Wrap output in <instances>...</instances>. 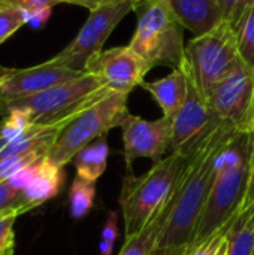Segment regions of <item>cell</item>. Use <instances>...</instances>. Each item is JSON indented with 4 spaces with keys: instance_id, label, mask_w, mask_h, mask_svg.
<instances>
[{
    "instance_id": "obj_18",
    "label": "cell",
    "mask_w": 254,
    "mask_h": 255,
    "mask_svg": "<svg viewBox=\"0 0 254 255\" xmlns=\"http://www.w3.org/2000/svg\"><path fill=\"white\" fill-rule=\"evenodd\" d=\"M109 155V146L106 134L97 137L87 146H84L72 160L76 176H81L90 182H96L105 172Z\"/></svg>"
},
{
    "instance_id": "obj_34",
    "label": "cell",
    "mask_w": 254,
    "mask_h": 255,
    "mask_svg": "<svg viewBox=\"0 0 254 255\" xmlns=\"http://www.w3.org/2000/svg\"><path fill=\"white\" fill-rule=\"evenodd\" d=\"M226 251H228V238H226V241L223 242V245L220 247V250H219L217 255H226Z\"/></svg>"
},
{
    "instance_id": "obj_3",
    "label": "cell",
    "mask_w": 254,
    "mask_h": 255,
    "mask_svg": "<svg viewBox=\"0 0 254 255\" xmlns=\"http://www.w3.org/2000/svg\"><path fill=\"white\" fill-rule=\"evenodd\" d=\"M112 91L99 76L84 72L81 76L51 87L42 93L0 103V115L21 111L31 126L69 123L84 109Z\"/></svg>"
},
{
    "instance_id": "obj_32",
    "label": "cell",
    "mask_w": 254,
    "mask_h": 255,
    "mask_svg": "<svg viewBox=\"0 0 254 255\" xmlns=\"http://www.w3.org/2000/svg\"><path fill=\"white\" fill-rule=\"evenodd\" d=\"M112 251H114V244L100 239V242H99V253H100V255H111Z\"/></svg>"
},
{
    "instance_id": "obj_38",
    "label": "cell",
    "mask_w": 254,
    "mask_h": 255,
    "mask_svg": "<svg viewBox=\"0 0 254 255\" xmlns=\"http://www.w3.org/2000/svg\"><path fill=\"white\" fill-rule=\"evenodd\" d=\"M253 131H254V130H253Z\"/></svg>"
},
{
    "instance_id": "obj_16",
    "label": "cell",
    "mask_w": 254,
    "mask_h": 255,
    "mask_svg": "<svg viewBox=\"0 0 254 255\" xmlns=\"http://www.w3.org/2000/svg\"><path fill=\"white\" fill-rule=\"evenodd\" d=\"M178 182V181H177ZM177 197V185L171 193L166 203L154 214V217L135 235L127 236L126 242L118 255H151L156 250V245L160 241V236L166 227L169 215L172 212Z\"/></svg>"
},
{
    "instance_id": "obj_27",
    "label": "cell",
    "mask_w": 254,
    "mask_h": 255,
    "mask_svg": "<svg viewBox=\"0 0 254 255\" xmlns=\"http://www.w3.org/2000/svg\"><path fill=\"white\" fill-rule=\"evenodd\" d=\"M254 0H217L222 18L225 22H229L234 30L249 10V7L253 4Z\"/></svg>"
},
{
    "instance_id": "obj_36",
    "label": "cell",
    "mask_w": 254,
    "mask_h": 255,
    "mask_svg": "<svg viewBox=\"0 0 254 255\" xmlns=\"http://www.w3.org/2000/svg\"><path fill=\"white\" fill-rule=\"evenodd\" d=\"M133 1H135V3H138V1H139V0H133Z\"/></svg>"
},
{
    "instance_id": "obj_12",
    "label": "cell",
    "mask_w": 254,
    "mask_h": 255,
    "mask_svg": "<svg viewBox=\"0 0 254 255\" xmlns=\"http://www.w3.org/2000/svg\"><path fill=\"white\" fill-rule=\"evenodd\" d=\"M124 142V161L127 169L138 158H151L156 161L171 149L172 142V120L162 117L159 120H144L136 115H129L121 124Z\"/></svg>"
},
{
    "instance_id": "obj_24",
    "label": "cell",
    "mask_w": 254,
    "mask_h": 255,
    "mask_svg": "<svg viewBox=\"0 0 254 255\" xmlns=\"http://www.w3.org/2000/svg\"><path fill=\"white\" fill-rule=\"evenodd\" d=\"M6 1L24 9L27 12L28 22L33 24L45 22L51 15L52 6L58 3H64V0H6Z\"/></svg>"
},
{
    "instance_id": "obj_30",
    "label": "cell",
    "mask_w": 254,
    "mask_h": 255,
    "mask_svg": "<svg viewBox=\"0 0 254 255\" xmlns=\"http://www.w3.org/2000/svg\"><path fill=\"white\" fill-rule=\"evenodd\" d=\"M254 206V131H253V148H252V157H250V175H249V185L246 199L241 208V212L249 211Z\"/></svg>"
},
{
    "instance_id": "obj_13",
    "label": "cell",
    "mask_w": 254,
    "mask_h": 255,
    "mask_svg": "<svg viewBox=\"0 0 254 255\" xmlns=\"http://www.w3.org/2000/svg\"><path fill=\"white\" fill-rule=\"evenodd\" d=\"M82 73L58 66L51 60L27 69H10L9 75L0 84V103L42 93L51 87L72 81Z\"/></svg>"
},
{
    "instance_id": "obj_33",
    "label": "cell",
    "mask_w": 254,
    "mask_h": 255,
    "mask_svg": "<svg viewBox=\"0 0 254 255\" xmlns=\"http://www.w3.org/2000/svg\"><path fill=\"white\" fill-rule=\"evenodd\" d=\"M9 72H10V69H7V67H4V66L0 64V84H1L3 79L9 75Z\"/></svg>"
},
{
    "instance_id": "obj_7",
    "label": "cell",
    "mask_w": 254,
    "mask_h": 255,
    "mask_svg": "<svg viewBox=\"0 0 254 255\" xmlns=\"http://www.w3.org/2000/svg\"><path fill=\"white\" fill-rule=\"evenodd\" d=\"M241 60L237 33L229 22L195 36L184 49L183 67L195 87L205 97Z\"/></svg>"
},
{
    "instance_id": "obj_28",
    "label": "cell",
    "mask_w": 254,
    "mask_h": 255,
    "mask_svg": "<svg viewBox=\"0 0 254 255\" xmlns=\"http://www.w3.org/2000/svg\"><path fill=\"white\" fill-rule=\"evenodd\" d=\"M232 221H234V220H232ZM231 224H232V223H231ZM229 229H231V226L226 227V229H225L223 232H220L219 235H216L214 238H211L210 241H207L202 247H199L198 250H195L190 255H217L220 247L223 245V242H225L226 238H228Z\"/></svg>"
},
{
    "instance_id": "obj_10",
    "label": "cell",
    "mask_w": 254,
    "mask_h": 255,
    "mask_svg": "<svg viewBox=\"0 0 254 255\" xmlns=\"http://www.w3.org/2000/svg\"><path fill=\"white\" fill-rule=\"evenodd\" d=\"M189 78V76H187ZM223 123L189 78L186 103L172 120L171 152L190 157Z\"/></svg>"
},
{
    "instance_id": "obj_5",
    "label": "cell",
    "mask_w": 254,
    "mask_h": 255,
    "mask_svg": "<svg viewBox=\"0 0 254 255\" xmlns=\"http://www.w3.org/2000/svg\"><path fill=\"white\" fill-rule=\"evenodd\" d=\"M138 15L136 31L129 46L150 66L178 69L184 61L183 25L166 0H139L133 9Z\"/></svg>"
},
{
    "instance_id": "obj_22",
    "label": "cell",
    "mask_w": 254,
    "mask_h": 255,
    "mask_svg": "<svg viewBox=\"0 0 254 255\" xmlns=\"http://www.w3.org/2000/svg\"><path fill=\"white\" fill-rule=\"evenodd\" d=\"M27 12L6 0H0V43L9 39L19 27L27 24Z\"/></svg>"
},
{
    "instance_id": "obj_11",
    "label": "cell",
    "mask_w": 254,
    "mask_h": 255,
    "mask_svg": "<svg viewBox=\"0 0 254 255\" xmlns=\"http://www.w3.org/2000/svg\"><path fill=\"white\" fill-rule=\"evenodd\" d=\"M151 66L129 45L103 49L91 57L85 66L87 73L99 76L111 90L130 94L141 87Z\"/></svg>"
},
{
    "instance_id": "obj_23",
    "label": "cell",
    "mask_w": 254,
    "mask_h": 255,
    "mask_svg": "<svg viewBox=\"0 0 254 255\" xmlns=\"http://www.w3.org/2000/svg\"><path fill=\"white\" fill-rule=\"evenodd\" d=\"M27 115L21 111H10L0 120V151L30 127Z\"/></svg>"
},
{
    "instance_id": "obj_31",
    "label": "cell",
    "mask_w": 254,
    "mask_h": 255,
    "mask_svg": "<svg viewBox=\"0 0 254 255\" xmlns=\"http://www.w3.org/2000/svg\"><path fill=\"white\" fill-rule=\"evenodd\" d=\"M121 1H126V0H66V3L84 6L90 10H94V9H99L102 6H108V4H117Z\"/></svg>"
},
{
    "instance_id": "obj_37",
    "label": "cell",
    "mask_w": 254,
    "mask_h": 255,
    "mask_svg": "<svg viewBox=\"0 0 254 255\" xmlns=\"http://www.w3.org/2000/svg\"><path fill=\"white\" fill-rule=\"evenodd\" d=\"M64 3H66V0H64Z\"/></svg>"
},
{
    "instance_id": "obj_4",
    "label": "cell",
    "mask_w": 254,
    "mask_h": 255,
    "mask_svg": "<svg viewBox=\"0 0 254 255\" xmlns=\"http://www.w3.org/2000/svg\"><path fill=\"white\" fill-rule=\"evenodd\" d=\"M187 158L189 157L178 152H171L166 158L156 161L144 175L135 176L127 173L124 176L120 206L124 220L126 238L138 233L166 203L177 185Z\"/></svg>"
},
{
    "instance_id": "obj_29",
    "label": "cell",
    "mask_w": 254,
    "mask_h": 255,
    "mask_svg": "<svg viewBox=\"0 0 254 255\" xmlns=\"http://www.w3.org/2000/svg\"><path fill=\"white\" fill-rule=\"evenodd\" d=\"M118 238V214L115 211H111L108 214V218H106V223L102 229V241H106V242H111V244H115Z\"/></svg>"
},
{
    "instance_id": "obj_2",
    "label": "cell",
    "mask_w": 254,
    "mask_h": 255,
    "mask_svg": "<svg viewBox=\"0 0 254 255\" xmlns=\"http://www.w3.org/2000/svg\"><path fill=\"white\" fill-rule=\"evenodd\" d=\"M253 131H237L220 151L216 176L198 226L190 254L231 226L241 212L250 175Z\"/></svg>"
},
{
    "instance_id": "obj_20",
    "label": "cell",
    "mask_w": 254,
    "mask_h": 255,
    "mask_svg": "<svg viewBox=\"0 0 254 255\" xmlns=\"http://www.w3.org/2000/svg\"><path fill=\"white\" fill-rule=\"evenodd\" d=\"M96 196L94 182H90L81 176H76L69 188V209L75 220L84 218L93 208Z\"/></svg>"
},
{
    "instance_id": "obj_6",
    "label": "cell",
    "mask_w": 254,
    "mask_h": 255,
    "mask_svg": "<svg viewBox=\"0 0 254 255\" xmlns=\"http://www.w3.org/2000/svg\"><path fill=\"white\" fill-rule=\"evenodd\" d=\"M127 93L109 91L100 100L78 114L58 134L48 160L64 167L88 143L105 136L111 128L121 127L130 115L127 108Z\"/></svg>"
},
{
    "instance_id": "obj_8",
    "label": "cell",
    "mask_w": 254,
    "mask_h": 255,
    "mask_svg": "<svg viewBox=\"0 0 254 255\" xmlns=\"http://www.w3.org/2000/svg\"><path fill=\"white\" fill-rule=\"evenodd\" d=\"M133 9L135 1L126 0L117 4H108L90 10L87 21L73 37V40L49 60L67 69L85 72L88 60L103 51V45L114 28Z\"/></svg>"
},
{
    "instance_id": "obj_15",
    "label": "cell",
    "mask_w": 254,
    "mask_h": 255,
    "mask_svg": "<svg viewBox=\"0 0 254 255\" xmlns=\"http://www.w3.org/2000/svg\"><path fill=\"white\" fill-rule=\"evenodd\" d=\"M183 27L201 36L223 22L217 0H166Z\"/></svg>"
},
{
    "instance_id": "obj_35",
    "label": "cell",
    "mask_w": 254,
    "mask_h": 255,
    "mask_svg": "<svg viewBox=\"0 0 254 255\" xmlns=\"http://www.w3.org/2000/svg\"><path fill=\"white\" fill-rule=\"evenodd\" d=\"M250 211V215H252V220H253V223H254V206L252 208V209H249Z\"/></svg>"
},
{
    "instance_id": "obj_25",
    "label": "cell",
    "mask_w": 254,
    "mask_h": 255,
    "mask_svg": "<svg viewBox=\"0 0 254 255\" xmlns=\"http://www.w3.org/2000/svg\"><path fill=\"white\" fill-rule=\"evenodd\" d=\"M30 208L25 202L24 193L13 188L9 181L0 182V214L3 212H19L21 215L28 212Z\"/></svg>"
},
{
    "instance_id": "obj_9",
    "label": "cell",
    "mask_w": 254,
    "mask_h": 255,
    "mask_svg": "<svg viewBox=\"0 0 254 255\" xmlns=\"http://www.w3.org/2000/svg\"><path fill=\"white\" fill-rule=\"evenodd\" d=\"M210 108L241 131L254 130V69L243 58L207 96Z\"/></svg>"
},
{
    "instance_id": "obj_19",
    "label": "cell",
    "mask_w": 254,
    "mask_h": 255,
    "mask_svg": "<svg viewBox=\"0 0 254 255\" xmlns=\"http://www.w3.org/2000/svg\"><path fill=\"white\" fill-rule=\"evenodd\" d=\"M226 255H254V223L250 211L235 215L228 232Z\"/></svg>"
},
{
    "instance_id": "obj_1",
    "label": "cell",
    "mask_w": 254,
    "mask_h": 255,
    "mask_svg": "<svg viewBox=\"0 0 254 255\" xmlns=\"http://www.w3.org/2000/svg\"><path fill=\"white\" fill-rule=\"evenodd\" d=\"M237 131L241 130L235 128L231 123H223L187 158L177 182V197L172 212L151 255H190L214 182L217 157Z\"/></svg>"
},
{
    "instance_id": "obj_26",
    "label": "cell",
    "mask_w": 254,
    "mask_h": 255,
    "mask_svg": "<svg viewBox=\"0 0 254 255\" xmlns=\"http://www.w3.org/2000/svg\"><path fill=\"white\" fill-rule=\"evenodd\" d=\"M19 215H21L19 212L0 214V255H13V247H15L13 224Z\"/></svg>"
},
{
    "instance_id": "obj_17",
    "label": "cell",
    "mask_w": 254,
    "mask_h": 255,
    "mask_svg": "<svg viewBox=\"0 0 254 255\" xmlns=\"http://www.w3.org/2000/svg\"><path fill=\"white\" fill-rule=\"evenodd\" d=\"M63 181H64L63 167L51 163L48 158L40 160L36 164L34 173L28 185L22 191L30 211L43 205L54 196H57L63 185Z\"/></svg>"
},
{
    "instance_id": "obj_21",
    "label": "cell",
    "mask_w": 254,
    "mask_h": 255,
    "mask_svg": "<svg viewBox=\"0 0 254 255\" xmlns=\"http://www.w3.org/2000/svg\"><path fill=\"white\" fill-rule=\"evenodd\" d=\"M235 33L241 58L254 69V1L235 27Z\"/></svg>"
},
{
    "instance_id": "obj_14",
    "label": "cell",
    "mask_w": 254,
    "mask_h": 255,
    "mask_svg": "<svg viewBox=\"0 0 254 255\" xmlns=\"http://www.w3.org/2000/svg\"><path fill=\"white\" fill-rule=\"evenodd\" d=\"M141 87L153 96V99L160 106L163 117L174 120L186 103L189 91V78L184 67L180 66L165 78H160L153 82L144 81Z\"/></svg>"
}]
</instances>
